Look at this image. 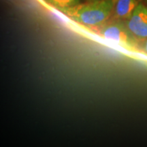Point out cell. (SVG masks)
I'll list each match as a JSON object with an SVG mask.
<instances>
[{
	"mask_svg": "<svg viewBox=\"0 0 147 147\" xmlns=\"http://www.w3.org/2000/svg\"><path fill=\"white\" fill-rule=\"evenodd\" d=\"M114 6V0H97L79 3L59 11L77 23L96 29L108 21Z\"/></svg>",
	"mask_w": 147,
	"mask_h": 147,
	"instance_id": "obj_1",
	"label": "cell"
},
{
	"mask_svg": "<svg viewBox=\"0 0 147 147\" xmlns=\"http://www.w3.org/2000/svg\"><path fill=\"white\" fill-rule=\"evenodd\" d=\"M97 33L102 38L113 42L126 50L135 53H142L138 39L130 32L125 23L121 20L106 22L97 27Z\"/></svg>",
	"mask_w": 147,
	"mask_h": 147,
	"instance_id": "obj_2",
	"label": "cell"
},
{
	"mask_svg": "<svg viewBox=\"0 0 147 147\" xmlns=\"http://www.w3.org/2000/svg\"><path fill=\"white\" fill-rule=\"evenodd\" d=\"M125 25L138 40L147 39V7L142 3H138L127 19Z\"/></svg>",
	"mask_w": 147,
	"mask_h": 147,
	"instance_id": "obj_3",
	"label": "cell"
},
{
	"mask_svg": "<svg viewBox=\"0 0 147 147\" xmlns=\"http://www.w3.org/2000/svg\"><path fill=\"white\" fill-rule=\"evenodd\" d=\"M138 5V0H117L113 9L115 18L127 20L131 16Z\"/></svg>",
	"mask_w": 147,
	"mask_h": 147,
	"instance_id": "obj_4",
	"label": "cell"
},
{
	"mask_svg": "<svg viewBox=\"0 0 147 147\" xmlns=\"http://www.w3.org/2000/svg\"><path fill=\"white\" fill-rule=\"evenodd\" d=\"M47 3L60 10L73 7L80 3V0H46Z\"/></svg>",
	"mask_w": 147,
	"mask_h": 147,
	"instance_id": "obj_5",
	"label": "cell"
},
{
	"mask_svg": "<svg viewBox=\"0 0 147 147\" xmlns=\"http://www.w3.org/2000/svg\"><path fill=\"white\" fill-rule=\"evenodd\" d=\"M143 51L145 52V54L147 55V40L144 42V47H143Z\"/></svg>",
	"mask_w": 147,
	"mask_h": 147,
	"instance_id": "obj_6",
	"label": "cell"
},
{
	"mask_svg": "<svg viewBox=\"0 0 147 147\" xmlns=\"http://www.w3.org/2000/svg\"><path fill=\"white\" fill-rule=\"evenodd\" d=\"M89 1H97V0H89Z\"/></svg>",
	"mask_w": 147,
	"mask_h": 147,
	"instance_id": "obj_7",
	"label": "cell"
},
{
	"mask_svg": "<svg viewBox=\"0 0 147 147\" xmlns=\"http://www.w3.org/2000/svg\"><path fill=\"white\" fill-rule=\"evenodd\" d=\"M116 1H117V0H114V1H115V2H116Z\"/></svg>",
	"mask_w": 147,
	"mask_h": 147,
	"instance_id": "obj_8",
	"label": "cell"
}]
</instances>
